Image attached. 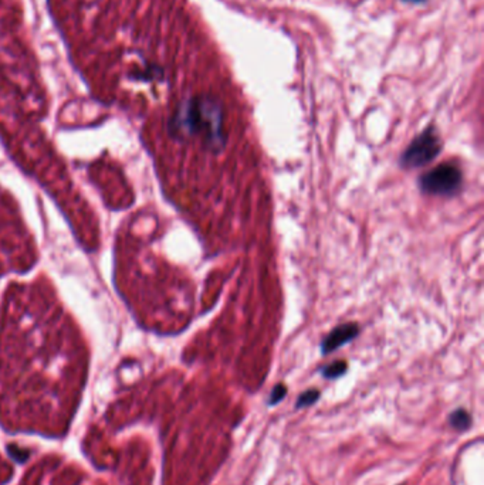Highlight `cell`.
I'll list each match as a JSON object with an SVG mask.
<instances>
[{
	"label": "cell",
	"instance_id": "obj_9",
	"mask_svg": "<svg viewBox=\"0 0 484 485\" xmlns=\"http://www.w3.org/2000/svg\"><path fill=\"white\" fill-rule=\"evenodd\" d=\"M403 2H409V3H423L425 0H403Z\"/></svg>",
	"mask_w": 484,
	"mask_h": 485
},
{
	"label": "cell",
	"instance_id": "obj_3",
	"mask_svg": "<svg viewBox=\"0 0 484 485\" xmlns=\"http://www.w3.org/2000/svg\"><path fill=\"white\" fill-rule=\"evenodd\" d=\"M463 175L459 166L445 162L419 177L422 193L429 196H453L460 190Z\"/></svg>",
	"mask_w": 484,
	"mask_h": 485
},
{
	"label": "cell",
	"instance_id": "obj_2",
	"mask_svg": "<svg viewBox=\"0 0 484 485\" xmlns=\"http://www.w3.org/2000/svg\"><path fill=\"white\" fill-rule=\"evenodd\" d=\"M443 144L435 127L423 129L399 158V164L405 169L425 166L435 160L441 152Z\"/></svg>",
	"mask_w": 484,
	"mask_h": 485
},
{
	"label": "cell",
	"instance_id": "obj_1",
	"mask_svg": "<svg viewBox=\"0 0 484 485\" xmlns=\"http://www.w3.org/2000/svg\"><path fill=\"white\" fill-rule=\"evenodd\" d=\"M169 132L178 139L202 136L205 147L215 153L226 147L223 110L210 97H193L180 104L169 121Z\"/></svg>",
	"mask_w": 484,
	"mask_h": 485
},
{
	"label": "cell",
	"instance_id": "obj_10",
	"mask_svg": "<svg viewBox=\"0 0 484 485\" xmlns=\"http://www.w3.org/2000/svg\"><path fill=\"white\" fill-rule=\"evenodd\" d=\"M400 485H405V484H400Z\"/></svg>",
	"mask_w": 484,
	"mask_h": 485
},
{
	"label": "cell",
	"instance_id": "obj_6",
	"mask_svg": "<svg viewBox=\"0 0 484 485\" xmlns=\"http://www.w3.org/2000/svg\"><path fill=\"white\" fill-rule=\"evenodd\" d=\"M347 371H348L347 362L346 360H337V362H332V363H330V365L322 368L321 369V375L324 376L326 379H328V380H334V379L344 376L347 373Z\"/></svg>",
	"mask_w": 484,
	"mask_h": 485
},
{
	"label": "cell",
	"instance_id": "obj_4",
	"mask_svg": "<svg viewBox=\"0 0 484 485\" xmlns=\"http://www.w3.org/2000/svg\"><path fill=\"white\" fill-rule=\"evenodd\" d=\"M359 335L358 323H341L337 328H334L321 342V353L328 355L334 351L342 348L347 343L352 342Z\"/></svg>",
	"mask_w": 484,
	"mask_h": 485
},
{
	"label": "cell",
	"instance_id": "obj_7",
	"mask_svg": "<svg viewBox=\"0 0 484 485\" xmlns=\"http://www.w3.org/2000/svg\"><path fill=\"white\" fill-rule=\"evenodd\" d=\"M319 396H321V393L317 389H308L306 392H302L295 401V409L313 406V404H315L319 400Z\"/></svg>",
	"mask_w": 484,
	"mask_h": 485
},
{
	"label": "cell",
	"instance_id": "obj_8",
	"mask_svg": "<svg viewBox=\"0 0 484 485\" xmlns=\"http://www.w3.org/2000/svg\"><path fill=\"white\" fill-rule=\"evenodd\" d=\"M286 396H287V388L283 385V383H278V385H276L270 393L269 406L270 408L276 406V404H278L280 401H283Z\"/></svg>",
	"mask_w": 484,
	"mask_h": 485
},
{
	"label": "cell",
	"instance_id": "obj_5",
	"mask_svg": "<svg viewBox=\"0 0 484 485\" xmlns=\"http://www.w3.org/2000/svg\"><path fill=\"white\" fill-rule=\"evenodd\" d=\"M449 423L457 432H468L472 427V416L465 409H456L450 413Z\"/></svg>",
	"mask_w": 484,
	"mask_h": 485
}]
</instances>
